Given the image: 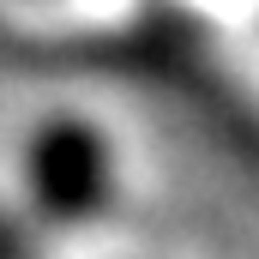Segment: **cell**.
Here are the masks:
<instances>
[{
  "instance_id": "6da1fadb",
  "label": "cell",
  "mask_w": 259,
  "mask_h": 259,
  "mask_svg": "<svg viewBox=\"0 0 259 259\" xmlns=\"http://www.w3.org/2000/svg\"><path fill=\"white\" fill-rule=\"evenodd\" d=\"M24 187L42 223H91L115 199V151L91 121L55 115L24 145Z\"/></svg>"
},
{
  "instance_id": "7a4b0ae2",
  "label": "cell",
  "mask_w": 259,
  "mask_h": 259,
  "mask_svg": "<svg viewBox=\"0 0 259 259\" xmlns=\"http://www.w3.org/2000/svg\"><path fill=\"white\" fill-rule=\"evenodd\" d=\"M0 259H36V223L0 205Z\"/></svg>"
}]
</instances>
